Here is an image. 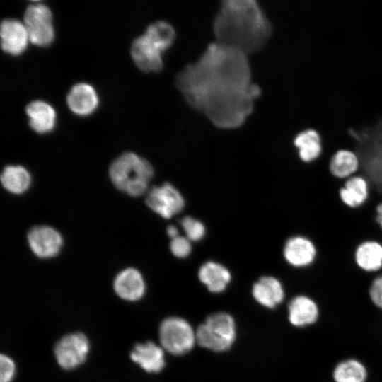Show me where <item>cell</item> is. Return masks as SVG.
<instances>
[{
  "label": "cell",
  "instance_id": "4dcf8cb0",
  "mask_svg": "<svg viewBox=\"0 0 382 382\" xmlns=\"http://www.w3.org/2000/svg\"><path fill=\"white\" fill-rule=\"evenodd\" d=\"M0 366V382H11L16 371L13 361L8 356L1 354Z\"/></svg>",
  "mask_w": 382,
  "mask_h": 382
},
{
  "label": "cell",
  "instance_id": "d6986e66",
  "mask_svg": "<svg viewBox=\"0 0 382 382\" xmlns=\"http://www.w3.org/2000/svg\"><path fill=\"white\" fill-rule=\"evenodd\" d=\"M294 145L299 160L306 164L318 161L324 152L321 137L313 129L299 132L294 139Z\"/></svg>",
  "mask_w": 382,
  "mask_h": 382
},
{
  "label": "cell",
  "instance_id": "f546056e",
  "mask_svg": "<svg viewBox=\"0 0 382 382\" xmlns=\"http://www.w3.org/2000/svg\"><path fill=\"white\" fill-rule=\"evenodd\" d=\"M368 296L375 306L382 309V273L378 274L371 282Z\"/></svg>",
  "mask_w": 382,
  "mask_h": 382
},
{
  "label": "cell",
  "instance_id": "1f68e13d",
  "mask_svg": "<svg viewBox=\"0 0 382 382\" xmlns=\"http://www.w3.org/2000/svg\"><path fill=\"white\" fill-rule=\"evenodd\" d=\"M376 221L382 230V202H380L376 207Z\"/></svg>",
  "mask_w": 382,
  "mask_h": 382
},
{
  "label": "cell",
  "instance_id": "e0dca14e",
  "mask_svg": "<svg viewBox=\"0 0 382 382\" xmlns=\"http://www.w3.org/2000/svg\"><path fill=\"white\" fill-rule=\"evenodd\" d=\"M339 196L347 207L359 208L369 199L370 183L365 176L357 173L345 180L340 189Z\"/></svg>",
  "mask_w": 382,
  "mask_h": 382
},
{
  "label": "cell",
  "instance_id": "4316f807",
  "mask_svg": "<svg viewBox=\"0 0 382 382\" xmlns=\"http://www.w3.org/2000/svg\"><path fill=\"white\" fill-rule=\"evenodd\" d=\"M144 34L163 52L173 45L175 39L174 28L166 21L152 23Z\"/></svg>",
  "mask_w": 382,
  "mask_h": 382
},
{
  "label": "cell",
  "instance_id": "f1b7e54d",
  "mask_svg": "<svg viewBox=\"0 0 382 382\" xmlns=\"http://www.w3.org/2000/svg\"><path fill=\"white\" fill-rule=\"evenodd\" d=\"M191 241L184 236H178L171 239L170 243V250L172 254L178 258H185L187 257L192 250Z\"/></svg>",
  "mask_w": 382,
  "mask_h": 382
},
{
  "label": "cell",
  "instance_id": "ba28073f",
  "mask_svg": "<svg viewBox=\"0 0 382 382\" xmlns=\"http://www.w3.org/2000/svg\"><path fill=\"white\" fill-rule=\"evenodd\" d=\"M89 349L88 337L78 332L66 335L57 341L54 352L58 364L65 370H71L86 361Z\"/></svg>",
  "mask_w": 382,
  "mask_h": 382
},
{
  "label": "cell",
  "instance_id": "ac0fdd59",
  "mask_svg": "<svg viewBox=\"0 0 382 382\" xmlns=\"http://www.w3.org/2000/svg\"><path fill=\"white\" fill-rule=\"evenodd\" d=\"M252 294L260 304L268 308H274L282 302L285 292L278 279L265 276L260 278L253 284Z\"/></svg>",
  "mask_w": 382,
  "mask_h": 382
},
{
  "label": "cell",
  "instance_id": "ffe728a7",
  "mask_svg": "<svg viewBox=\"0 0 382 382\" xmlns=\"http://www.w3.org/2000/svg\"><path fill=\"white\" fill-rule=\"evenodd\" d=\"M354 260L361 270L379 274L382 270V243L375 240L361 242L355 250Z\"/></svg>",
  "mask_w": 382,
  "mask_h": 382
},
{
  "label": "cell",
  "instance_id": "7c38bea8",
  "mask_svg": "<svg viewBox=\"0 0 382 382\" xmlns=\"http://www.w3.org/2000/svg\"><path fill=\"white\" fill-rule=\"evenodd\" d=\"M163 52L144 35L137 37L131 46V54L136 65L144 71H158L163 66Z\"/></svg>",
  "mask_w": 382,
  "mask_h": 382
},
{
  "label": "cell",
  "instance_id": "7402d4cb",
  "mask_svg": "<svg viewBox=\"0 0 382 382\" xmlns=\"http://www.w3.org/2000/svg\"><path fill=\"white\" fill-rule=\"evenodd\" d=\"M360 160L354 151L340 149L332 154L328 168L331 175L342 180L356 175L360 170Z\"/></svg>",
  "mask_w": 382,
  "mask_h": 382
},
{
  "label": "cell",
  "instance_id": "484cf974",
  "mask_svg": "<svg viewBox=\"0 0 382 382\" xmlns=\"http://www.w3.org/2000/svg\"><path fill=\"white\" fill-rule=\"evenodd\" d=\"M3 187L13 194H21L30 187L31 178L29 172L21 166H7L1 173Z\"/></svg>",
  "mask_w": 382,
  "mask_h": 382
},
{
  "label": "cell",
  "instance_id": "277c9868",
  "mask_svg": "<svg viewBox=\"0 0 382 382\" xmlns=\"http://www.w3.org/2000/svg\"><path fill=\"white\" fill-rule=\"evenodd\" d=\"M372 128L349 130L355 140L354 151L360 160L359 174L365 176L370 185L382 188V120Z\"/></svg>",
  "mask_w": 382,
  "mask_h": 382
},
{
  "label": "cell",
  "instance_id": "3957f363",
  "mask_svg": "<svg viewBox=\"0 0 382 382\" xmlns=\"http://www.w3.org/2000/svg\"><path fill=\"white\" fill-rule=\"evenodd\" d=\"M109 175L113 185L132 197L145 194L154 168L146 159L132 152L121 154L112 163Z\"/></svg>",
  "mask_w": 382,
  "mask_h": 382
},
{
  "label": "cell",
  "instance_id": "cb8c5ba5",
  "mask_svg": "<svg viewBox=\"0 0 382 382\" xmlns=\"http://www.w3.org/2000/svg\"><path fill=\"white\" fill-rule=\"evenodd\" d=\"M31 128L38 133L50 132L56 123V112L47 103L35 100L26 107Z\"/></svg>",
  "mask_w": 382,
  "mask_h": 382
},
{
  "label": "cell",
  "instance_id": "2e32d148",
  "mask_svg": "<svg viewBox=\"0 0 382 382\" xmlns=\"http://www.w3.org/2000/svg\"><path fill=\"white\" fill-rule=\"evenodd\" d=\"M131 359L149 373H158L165 366L164 352L151 341L137 343L130 352Z\"/></svg>",
  "mask_w": 382,
  "mask_h": 382
},
{
  "label": "cell",
  "instance_id": "30bf717a",
  "mask_svg": "<svg viewBox=\"0 0 382 382\" xmlns=\"http://www.w3.org/2000/svg\"><path fill=\"white\" fill-rule=\"evenodd\" d=\"M318 255L314 242L302 235L291 236L282 247V256L286 264L294 269H305L312 265Z\"/></svg>",
  "mask_w": 382,
  "mask_h": 382
},
{
  "label": "cell",
  "instance_id": "8fae6325",
  "mask_svg": "<svg viewBox=\"0 0 382 382\" xmlns=\"http://www.w3.org/2000/svg\"><path fill=\"white\" fill-rule=\"evenodd\" d=\"M29 246L33 253L40 258H51L60 251L63 239L54 228L47 226L33 227L28 233Z\"/></svg>",
  "mask_w": 382,
  "mask_h": 382
},
{
  "label": "cell",
  "instance_id": "83f0119b",
  "mask_svg": "<svg viewBox=\"0 0 382 382\" xmlns=\"http://www.w3.org/2000/svg\"><path fill=\"white\" fill-rule=\"evenodd\" d=\"M181 226L187 237L190 241H198L205 234V227L199 220L185 216L181 220Z\"/></svg>",
  "mask_w": 382,
  "mask_h": 382
},
{
  "label": "cell",
  "instance_id": "9c48e42d",
  "mask_svg": "<svg viewBox=\"0 0 382 382\" xmlns=\"http://www.w3.org/2000/svg\"><path fill=\"white\" fill-rule=\"evenodd\" d=\"M146 204L161 217L170 219L183 209L185 200L173 185L166 183L149 191Z\"/></svg>",
  "mask_w": 382,
  "mask_h": 382
},
{
  "label": "cell",
  "instance_id": "603a6c76",
  "mask_svg": "<svg viewBox=\"0 0 382 382\" xmlns=\"http://www.w3.org/2000/svg\"><path fill=\"white\" fill-rule=\"evenodd\" d=\"M198 277L200 282L213 293L225 290L231 279V274L226 267L212 261L207 262L199 267Z\"/></svg>",
  "mask_w": 382,
  "mask_h": 382
},
{
  "label": "cell",
  "instance_id": "d4e9b609",
  "mask_svg": "<svg viewBox=\"0 0 382 382\" xmlns=\"http://www.w3.org/2000/svg\"><path fill=\"white\" fill-rule=\"evenodd\" d=\"M367 377L366 367L356 359H347L340 361L332 371L335 382H366Z\"/></svg>",
  "mask_w": 382,
  "mask_h": 382
},
{
  "label": "cell",
  "instance_id": "8992f818",
  "mask_svg": "<svg viewBox=\"0 0 382 382\" xmlns=\"http://www.w3.org/2000/svg\"><path fill=\"white\" fill-rule=\"evenodd\" d=\"M159 339L166 351L174 355H182L192 349L196 334L185 320L179 317H169L160 325Z\"/></svg>",
  "mask_w": 382,
  "mask_h": 382
},
{
  "label": "cell",
  "instance_id": "5b68a950",
  "mask_svg": "<svg viewBox=\"0 0 382 382\" xmlns=\"http://www.w3.org/2000/svg\"><path fill=\"white\" fill-rule=\"evenodd\" d=\"M196 341L214 352L228 349L236 339V325L233 317L224 312L210 315L197 329Z\"/></svg>",
  "mask_w": 382,
  "mask_h": 382
},
{
  "label": "cell",
  "instance_id": "44dd1931",
  "mask_svg": "<svg viewBox=\"0 0 382 382\" xmlns=\"http://www.w3.org/2000/svg\"><path fill=\"white\" fill-rule=\"evenodd\" d=\"M69 108L76 114L86 115L93 112L98 106V98L93 87L88 83L74 85L67 96Z\"/></svg>",
  "mask_w": 382,
  "mask_h": 382
},
{
  "label": "cell",
  "instance_id": "4fadbf2b",
  "mask_svg": "<svg viewBox=\"0 0 382 382\" xmlns=\"http://www.w3.org/2000/svg\"><path fill=\"white\" fill-rule=\"evenodd\" d=\"M317 302L306 294L293 297L288 304V318L294 327L304 328L314 324L319 318Z\"/></svg>",
  "mask_w": 382,
  "mask_h": 382
},
{
  "label": "cell",
  "instance_id": "d6a6232c",
  "mask_svg": "<svg viewBox=\"0 0 382 382\" xmlns=\"http://www.w3.org/2000/svg\"><path fill=\"white\" fill-rule=\"evenodd\" d=\"M168 236L171 238H175L179 236V231L176 226L173 225L168 226L166 230Z\"/></svg>",
  "mask_w": 382,
  "mask_h": 382
},
{
  "label": "cell",
  "instance_id": "7a4b0ae2",
  "mask_svg": "<svg viewBox=\"0 0 382 382\" xmlns=\"http://www.w3.org/2000/svg\"><path fill=\"white\" fill-rule=\"evenodd\" d=\"M272 25L254 0H224L213 23L216 42L244 54L261 50L272 34Z\"/></svg>",
  "mask_w": 382,
  "mask_h": 382
},
{
  "label": "cell",
  "instance_id": "52a82bcc",
  "mask_svg": "<svg viewBox=\"0 0 382 382\" xmlns=\"http://www.w3.org/2000/svg\"><path fill=\"white\" fill-rule=\"evenodd\" d=\"M24 25L29 40L33 43L45 46L53 40L54 31L52 24V11L45 4H30L24 13Z\"/></svg>",
  "mask_w": 382,
  "mask_h": 382
},
{
  "label": "cell",
  "instance_id": "5bb4252c",
  "mask_svg": "<svg viewBox=\"0 0 382 382\" xmlns=\"http://www.w3.org/2000/svg\"><path fill=\"white\" fill-rule=\"evenodd\" d=\"M0 35L2 49L13 55L22 53L29 40L24 23L14 18H6L1 21Z\"/></svg>",
  "mask_w": 382,
  "mask_h": 382
},
{
  "label": "cell",
  "instance_id": "6da1fadb",
  "mask_svg": "<svg viewBox=\"0 0 382 382\" xmlns=\"http://www.w3.org/2000/svg\"><path fill=\"white\" fill-rule=\"evenodd\" d=\"M248 55L217 42L177 74L175 85L187 103L204 106L248 89L253 83Z\"/></svg>",
  "mask_w": 382,
  "mask_h": 382
},
{
  "label": "cell",
  "instance_id": "9a60e30c",
  "mask_svg": "<svg viewBox=\"0 0 382 382\" xmlns=\"http://www.w3.org/2000/svg\"><path fill=\"white\" fill-rule=\"evenodd\" d=\"M113 286L115 291L121 299L129 301L140 299L146 289L141 274L132 267H128L118 273Z\"/></svg>",
  "mask_w": 382,
  "mask_h": 382
}]
</instances>
